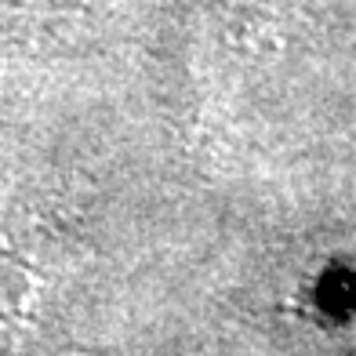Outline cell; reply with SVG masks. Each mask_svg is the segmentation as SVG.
I'll return each instance as SVG.
<instances>
[{
	"label": "cell",
	"instance_id": "1",
	"mask_svg": "<svg viewBox=\"0 0 356 356\" xmlns=\"http://www.w3.org/2000/svg\"><path fill=\"white\" fill-rule=\"evenodd\" d=\"M29 298H33V284L26 266L0 251V353H11V346L22 342Z\"/></svg>",
	"mask_w": 356,
	"mask_h": 356
}]
</instances>
